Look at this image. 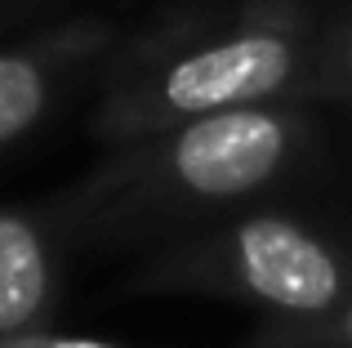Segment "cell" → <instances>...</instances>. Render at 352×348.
<instances>
[{
	"label": "cell",
	"instance_id": "obj_9",
	"mask_svg": "<svg viewBox=\"0 0 352 348\" xmlns=\"http://www.w3.org/2000/svg\"><path fill=\"white\" fill-rule=\"evenodd\" d=\"M0 348H116V344H103V340H67V335H27V340H14V344H0Z\"/></svg>",
	"mask_w": 352,
	"mask_h": 348
},
{
	"label": "cell",
	"instance_id": "obj_1",
	"mask_svg": "<svg viewBox=\"0 0 352 348\" xmlns=\"http://www.w3.org/2000/svg\"><path fill=\"white\" fill-rule=\"evenodd\" d=\"M317 112L303 98L210 112L112 143L50 219L98 241H174L267 201L317 152Z\"/></svg>",
	"mask_w": 352,
	"mask_h": 348
},
{
	"label": "cell",
	"instance_id": "obj_2",
	"mask_svg": "<svg viewBox=\"0 0 352 348\" xmlns=\"http://www.w3.org/2000/svg\"><path fill=\"white\" fill-rule=\"evenodd\" d=\"M321 0H210L125 36L98 76L89 134L103 148L210 112L308 103Z\"/></svg>",
	"mask_w": 352,
	"mask_h": 348
},
{
	"label": "cell",
	"instance_id": "obj_10",
	"mask_svg": "<svg viewBox=\"0 0 352 348\" xmlns=\"http://www.w3.org/2000/svg\"><path fill=\"white\" fill-rule=\"evenodd\" d=\"M321 5H326V0H321Z\"/></svg>",
	"mask_w": 352,
	"mask_h": 348
},
{
	"label": "cell",
	"instance_id": "obj_8",
	"mask_svg": "<svg viewBox=\"0 0 352 348\" xmlns=\"http://www.w3.org/2000/svg\"><path fill=\"white\" fill-rule=\"evenodd\" d=\"M58 5L63 0H0V41L23 32V27H32V23H41V18H54Z\"/></svg>",
	"mask_w": 352,
	"mask_h": 348
},
{
	"label": "cell",
	"instance_id": "obj_5",
	"mask_svg": "<svg viewBox=\"0 0 352 348\" xmlns=\"http://www.w3.org/2000/svg\"><path fill=\"white\" fill-rule=\"evenodd\" d=\"M58 308V259L50 224L0 210V344L41 335Z\"/></svg>",
	"mask_w": 352,
	"mask_h": 348
},
{
	"label": "cell",
	"instance_id": "obj_7",
	"mask_svg": "<svg viewBox=\"0 0 352 348\" xmlns=\"http://www.w3.org/2000/svg\"><path fill=\"white\" fill-rule=\"evenodd\" d=\"M250 348H352V295L312 317H267Z\"/></svg>",
	"mask_w": 352,
	"mask_h": 348
},
{
	"label": "cell",
	"instance_id": "obj_3",
	"mask_svg": "<svg viewBox=\"0 0 352 348\" xmlns=\"http://www.w3.org/2000/svg\"><path fill=\"white\" fill-rule=\"evenodd\" d=\"M134 290L223 299L263 308L267 317H312L352 295V254L308 219L250 206L165 241L134 277Z\"/></svg>",
	"mask_w": 352,
	"mask_h": 348
},
{
	"label": "cell",
	"instance_id": "obj_4",
	"mask_svg": "<svg viewBox=\"0 0 352 348\" xmlns=\"http://www.w3.org/2000/svg\"><path fill=\"white\" fill-rule=\"evenodd\" d=\"M112 14H58L0 41V152L41 130L125 45Z\"/></svg>",
	"mask_w": 352,
	"mask_h": 348
},
{
	"label": "cell",
	"instance_id": "obj_6",
	"mask_svg": "<svg viewBox=\"0 0 352 348\" xmlns=\"http://www.w3.org/2000/svg\"><path fill=\"white\" fill-rule=\"evenodd\" d=\"M308 103H339L352 107V5L326 9L312 54Z\"/></svg>",
	"mask_w": 352,
	"mask_h": 348
}]
</instances>
